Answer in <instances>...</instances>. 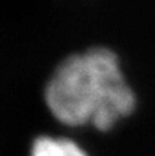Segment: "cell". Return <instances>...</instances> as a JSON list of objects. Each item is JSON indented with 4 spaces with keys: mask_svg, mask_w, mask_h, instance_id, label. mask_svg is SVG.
I'll return each mask as SVG.
<instances>
[{
    "mask_svg": "<svg viewBox=\"0 0 155 156\" xmlns=\"http://www.w3.org/2000/svg\"><path fill=\"white\" fill-rule=\"evenodd\" d=\"M44 99L62 123L80 126L91 122L100 132L114 127L136 107V96L118 56L104 47L63 59L47 83Z\"/></svg>",
    "mask_w": 155,
    "mask_h": 156,
    "instance_id": "1",
    "label": "cell"
},
{
    "mask_svg": "<svg viewBox=\"0 0 155 156\" xmlns=\"http://www.w3.org/2000/svg\"><path fill=\"white\" fill-rule=\"evenodd\" d=\"M32 156H88L87 152L69 138L38 137L33 143Z\"/></svg>",
    "mask_w": 155,
    "mask_h": 156,
    "instance_id": "2",
    "label": "cell"
}]
</instances>
